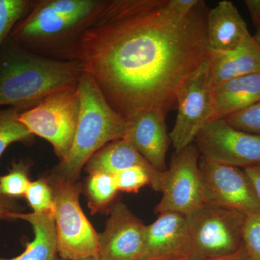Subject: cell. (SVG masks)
Segmentation results:
<instances>
[{
	"mask_svg": "<svg viewBox=\"0 0 260 260\" xmlns=\"http://www.w3.org/2000/svg\"><path fill=\"white\" fill-rule=\"evenodd\" d=\"M208 10L203 0H104L55 59L81 63L126 119L144 109L167 115L209 57Z\"/></svg>",
	"mask_w": 260,
	"mask_h": 260,
	"instance_id": "obj_1",
	"label": "cell"
},
{
	"mask_svg": "<svg viewBox=\"0 0 260 260\" xmlns=\"http://www.w3.org/2000/svg\"><path fill=\"white\" fill-rule=\"evenodd\" d=\"M84 73L79 61L39 55L9 36L0 47V107L26 112L58 89L78 83Z\"/></svg>",
	"mask_w": 260,
	"mask_h": 260,
	"instance_id": "obj_2",
	"label": "cell"
},
{
	"mask_svg": "<svg viewBox=\"0 0 260 260\" xmlns=\"http://www.w3.org/2000/svg\"><path fill=\"white\" fill-rule=\"evenodd\" d=\"M104 0H34L10 37L27 50L55 59L88 26Z\"/></svg>",
	"mask_w": 260,
	"mask_h": 260,
	"instance_id": "obj_3",
	"label": "cell"
},
{
	"mask_svg": "<svg viewBox=\"0 0 260 260\" xmlns=\"http://www.w3.org/2000/svg\"><path fill=\"white\" fill-rule=\"evenodd\" d=\"M80 112L73 145L56 174L76 180L89 159L103 147L124 138L126 119L107 102L93 78L84 73L78 81Z\"/></svg>",
	"mask_w": 260,
	"mask_h": 260,
	"instance_id": "obj_4",
	"label": "cell"
},
{
	"mask_svg": "<svg viewBox=\"0 0 260 260\" xmlns=\"http://www.w3.org/2000/svg\"><path fill=\"white\" fill-rule=\"evenodd\" d=\"M47 181L54 201L57 250L64 260L99 256V234L84 214L79 203L80 183L54 173Z\"/></svg>",
	"mask_w": 260,
	"mask_h": 260,
	"instance_id": "obj_5",
	"label": "cell"
},
{
	"mask_svg": "<svg viewBox=\"0 0 260 260\" xmlns=\"http://www.w3.org/2000/svg\"><path fill=\"white\" fill-rule=\"evenodd\" d=\"M191 240L188 260H215L243 249L246 215L204 203L185 215Z\"/></svg>",
	"mask_w": 260,
	"mask_h": 260,
	"instance_id": "obj_6",
	"label": "cell"
},
{
	"mask_svg": "<svg viewBox=\"0 0 260 260\" xmlns=\"http://www.w3.org/2000/svg\"><path fill=\"white\" fill-rule=\"evenodd\" d=\"M80 104L78 82L58 89L37 107L20 113L19 120L32 135L50 143L56 156L63 161L73 145Z\"/></svg>",
	"mask_w": 260,
	"mask_h": 260,
	"instance_id": "obj_7",
	"label": "cell"
},
{
	"mask_svg": "<svg viewBox=\"0 0 260 260\" xmlns=\"http://www.w3.org/2000/svg\"><path fill=\"white\" fill-rule=\"evenodd\" d=\"M200 157L194 143L174 152L169 169L162 172V198L155 208L157 213L174 212L186 215L204 204Z\"/></svg>",
	"mask_w": 260,
	"mask_h": 260,
	"instance_id": "obj_8",
	"label": "cell"
},
{
	"mask_svg": "<svg viewBox=\"0 0 260 260\" xmlns=\"http://www.w3.org/2000/svg\"><path fill=\"white\" fill-rule=\"evenodd\" d=\"M175 124L169 138L175 151L194 143L200 130L213 120V99L208 59L191 75L177 98Z\"/></svg>",
	"mask_w": 260,
	"mask_h": 260,
	"instance_id": "obj_9",
	"label": "cell"
},
{
	"mask_svg": "<svg viewBox=\"0 0 260 260\" xmlns=\"http://www.w3.org/2000/svg\"><path fill=\"white\" fill-rule=\"evenodd\" d=\"M194 144L200 156L218 164L243 169L260 164V135L236 129L223 119L208 122Z\"/></svg>",
	"mask_w": 260,
	"mask_h": 260,
	"instance_id": "obj_10",
	"label": "cell"
},
{
	"mask_svg": "<svg viewBox=\"0 0 260 260\" xmlns=\"http://www.w3.org/2000/svg\"><path fill=\"white\" fill-rule=\"evenodd\" d=\"M205 203L238 210L245 215L260 211V203L245 171L199 158Z\"/></svg>",
	"mask_w": 260,
	"mask_h": 260,
	"instance_id": "obj_11",
	"label": "cell"
},
{
	"mask_svg": "<svg viewBox=\"0 0 260 260\" xmlns=\"http://www.w3.org/2000/svg\"><path fill=\"white\" fill-rule=\"evenodd\" d=\"M145 227L124 203L112 205L104 232L99 234V256L102 260H141Z\"/></svg>",
	"mask_w": 260,
	"mask_h": 260,
	"instance_id": "obj_12",
	"label": "cell"
},
{
	"mask_svg": "<svg viewBox=\"0 0 260 260\" xmlns=\"http://www.w3.org/2000/svg\"><path fill=\"white\" fill-rule=\"evenodd\" d=\"M190 247L185 215L165 212L145 227L141 260H188Z\"/></svg>",
	"mask_w": 260,
	"mask_h": 260,
	"instance_id": "obj_13",
	"label": "cell"
},
{
	"mask_svg": "<svg viewBox=\"0 0 260 260\" xmlns=\"http://www.w3.org/2000/svg\"><path fill=\"white\" fill-rule=\"evenodd\" d=\"M167 114L144 109L126 119L125 139L152 166L167 170L166 154L172 143L166 126Z\"/></svg>",
	"mask_w": 260,
	"mask_h": 260,
	"instance_id": "obj_14",
	"label": "cell"
},
{
	"mask_svg": "<svg viewBox=\"0 0 260 260\" xmlns=\"http://www.w3.org/2000/svg\"><path fill=\"white\" fill-rule=\"evenodd\" d=\"M208 64L212 89L234 78L260 73V45L250 34L232 50L210 51Z\"/></svg>",
	"mask_w": 260,
	"mask_h": 260,
	"instance_id": "obj_15",
	"label": "cell"
},
{
	"mask_svg": "<svg viewBox=\"0 0 260 260\" xmlns=\"http://www.w3.org/2000/svg\"><path fill=\"white\" fill-rule=\"evenodd\" d=\"M133 167L145 168L151 178L153 190L160 191L162 172L155 169L124 138L108 143L96 152L85 164L89 174L105 173L113 174Z\"/></svg>",
	"mask_w": 260,
	"mask_h": 260,
	"instance_id": "obj_16",
	"label": "cell"
},
{
	"mask_svg": "<svg viewBox=\"0 0 260 260\" xmlns=\"http://www.w3.org/2000/svg\"><path fill=\"white\" fill-rule=\"evenodd\" d=\"M249 35L246 22L232 2H219L208 10L207 39L210 51L232 50Z\"/></svg>",
	"mask_w": 260,
	"mask_h": 260,
	"instance_id": "obj_17",
	"label": "cell"
},
{
	"mask_svg": "<svg viewBox=\"0 0 260 260\" xmlns=\"http://www.w3.org/2000/svg\"><path fill=\"white\" fill-rule=\"evenodd\" d=\"M213 120L224 119L260 100V73L244 75L212 89Z\"/></svg>",
	"mask_w": 260,
	"mask_h": 260,
	"instance_id": "obj_18",
	"label": "cell"
},
{
	"mask_svg": "<svg viewBox=\"0 0 260 260\" xmlns=\"http://www.w3.org/2000/svg\"><path fill=\"white\" fill-rule=\"evenodd\" d=\"M12 219H20L32 225L34 239L25 251L12 259L0 260H53L58 254L57 241L54 215L49 214L15 213Z\"/></svg>",
	"mask_w": 260,
	"mask_h": 260,
	"instance_id": "obj_19",
	"label": "cell"
},
{
	"mask_svg": "<svg viewBox=\"0 0 260 260\" xmlns=\"http://www.w3.org/2000/svg\"><path fill=\"white\" fill-rule=\"evenodd\" d=\"M85 190L93 214L107 209L119 191L112 174L105 173L90 174L85 182Z\"/></svg>",
	"mask_w": 260,
	"mask_h": 260,
	"instance_id": "obj_20",
	"label": "cell"
},
{
	"mask_svg": "<svg viewBox=\"0 0 260 260\" xmlns=\"http://www.w3.org/2000/svg\"><path fill=\"white\" fill-rule=\"evenodd\" d=\"M20 111L8 107L0 109V158L10 145L29 143L34 135L19 120Z\"/></svg>",
	"mask_w": 260,
	"mask_h": 260,
	"instance_id": "obj_21",
	"label": "cell"
},
{
	"mask_svg": "<svg viewBox=\"0 0 260 260\" xmlns=\"http://www.w3.org/2000/svg\"><path fill=\"white\" fill-rule=\"evenodd\" d=\"M34 4V0H0V47Z\"/></svg>",
	"mask_w": 260,
	"mask_h": 260,
	"instance_id": "obj_22",
	"label": "cell"
},
{
	"mask_svg": "<svg viewBox=\"0 0 260 260\" xmlns=\"http://www.w3.org/2000/svg\"><path fill=\"white\" fill-rule=\"evenodd\" d=\"M29 169L30 165L24 160L13 162L9 173L0 177V194L13 199L25 196L31 182Z\"/></svg>",
	"mask_w": 260,
	"mask_h": 260,
	"instance_id": "obj_23",
	"label": "cell"
},
{
	"mask_svg": "<svg viewBox=\"0 0 260 260\" xmlns=\"http://www.w3.org/2000/svg\"><path fill=\"white\" fill-rule=\"evenodd\" d=\"M32 213L54 216V195L47 179L31 181L25 195Z\"/></svg>",
	"mask_w": 260,
	"mask_h": 260,
	"instance_id": "obj_24",
	"label": "cell"
},
{
	"mask_svg": "<svg viewBox=\"0 0 260 260\" xmlns=\"http://www.w3.org/2000/svg\"><path fill=\"white\" fill-rule=\"evenodd\" d=\"M118 190L138 193L143 186L151 185V178L145 168L133 167L112 174Z\"/></svg>",
	"mask_w": 260,
	"mask_h": 260,
	"instance_id": "obj_25",
	"label": "cell"
},
{
	"mask_svg": "<svg viewBox=\"0 0 260 260\" xmlns=\"http://www.w3.org/2000/svg\"><path fill=\"white\" fill-rule=\"evenodd\" d=\"M243 249L249 260H260V211L246 215Z\"/></svg>",
	"mask_w": 260,
	"mask_h": 260,
	"instance_id": "obj_26",
	"label": "cell"
},
{
	"mask_svg": "<svg viewBox=\"0 0 260 260\" xmlns=\"http://www.w3.org/2000/svg\"><path fill=\"white\" fill-rule=\"evenodd\" d=\"M236 129L260 135V100L240 112L224 118Z\"/></svg>",
	"mask_w": 260,
	"mask_h": 260,
	"instance_id": "obj_27",
	"label": "cell"
},
{
	"mask_svg": "<svg viewBox=\"0 0 260 260\" xmlns=\"http://www.w3.org/2000/svg\"><path fill=\"white\" fill-rule=\"evenodd\" d=\"M20 213V208L13 198L0 194V220H12L13 213Z\"/></svg>",
	"mask_w": 260,
	"mask_h": 260,
	"instance_id": "obj_28",
	"label": "cell"
},
{
	"mask_svg": "<svg viewBox=\"0 0 260 260\" xmlns=\"http://www.w3.org/2000/svg\"><path fill=\"white\" fill-rule=\"evenodd\" d=\"M244 170L250 179L260 203V164L244 168Z\"/></svg>",
	"mask_w": 260,
	"mask_h": 260,
	"instance_id": "obj_29",
	"label": "cell"
},
{
	"mask_svg": "<svg viewBox=\"0 0 260 260\" xmlns=\"http://www.w3.org/2000/svg\"><path fill=\"white\" fill-rule=\"evenodd\" d=\"M245 4L250 13L254 25L260 23V0H246Z\"/></svg>",
	"mask_w": 260,
	"mask_h": 260,
	"instance_id": "obj_30",
	"label": "cell"
},
{
	"mask_svg": "<svg viewBox=\"0 0 260 260\" xmlns=\"http://www.w3.org/2000/svg\"><path fill=\"white\" fill-rule=\"evenodd\" d=\"M215 260H249L247 259L245 252H244V249L237 254H234V255L225 256V257L220 258V259H215Z\"/></svg>",
	"mask_w": 260,
	"mask_h": 260,
	"instance_id": "obj_31",
	"label": "cell"
},
{
	"mask_svg": "<svg viewBox=\"0 0 260 260\" xmlns=\"http://www.w3.org/2000/svg\"><path fill=\"white\" fill-rule=\"evenodd\" d=\"M254 27H255L256 28V34L254 37L255 38L256 40L257 41V42L259 43L260 45V23L254 25Z\"/></svg>",
	"mask_w": 260,
	"mask_h": 260,
	"instance_id": "obj_32",
	"label": "cell"
},
{
	"mask_svg": "<svg viewBox=\"0 0 260 260\" xmlns=\"http://www.w3.org/2000/svg\"><path fill=\"white\" fill-rule=\"evenodd\" d=\"M78 260H102L101 259L100 256H90V257L85 258V259H81Z\"/></svg>",
	"mask_w": 260,
	"mask_h": 260,
	"instance_id": "obj_33",
	"label": "cell"
},
{
	"mask_svg": "<svg viewBox=\"0 0 260 260\" xmlns=\"http://www.w3.org/2000/svg\"><path fill=\"white\" fill-rule=\"evenodd\" d=\"M53 260H64V259H61V258H59V257H57V256H56L55 259H53Z\"/></svg>",
	"mask_w": 260,
	"mask_h": 260,
	"instance_id": "obj_34",
	"label": "cell"
}]
</instances>
